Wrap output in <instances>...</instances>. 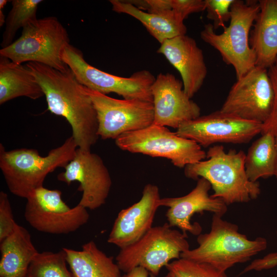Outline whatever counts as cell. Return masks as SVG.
Wrapping results in <instances>:
<instances>
[{
    "label": "cell",
    "mask_w": 277,
    "mask_h": 277,
    "mask_svg": "<svg viewBox=\"0 0 277 277\" xmlns=\"http://www.w3.org/2000/svg\"><path fill=\"white\" fill-rule=\"evenodd\" d=\"M25 66L42 88L48 110L66 119L78 148L90 150L99 137L98 121L85 87L78 82L69 68L62 71L32 62Z\"/></svg>",
    "instance_id": "6da1fadb"
},
{
    "label": "cell",
    "mask_w": 277,
    "mask_h": 277,
    "mask_svg": "<svg viewBox=\"0 0 277 277\" xmlns=\"http://www.w3.org/2000/svg\"><path fill=\"white\" fill-rule=\"evenodd\" d=\"M207 160L186 166L185 175L194 180L200 177L211 184L213 197L220 198L229 205L247 203L261 193L260 184L247 177L245 169L246 154L231 149L226 152L222 145L210 147Z\"/></svg>",
    "instance_id": "7a4b0ae2"
},
{
    "label": "cell",
    "mask_w": 277,
    "mask_h": 277,
    "mask_svg": "<svg viewBox=\"0 0 277 277\" xmlns=\"http://www.w3.org/2000/svg\"><path fill=\"white\" fill-rule=\"evenodd\" d=\"M78 146L71 136L45 156L36 149L21 148L6 151L0 144V168L9 191L26 199L34 190L43 186L47 175L65 167L74 157Z\"/></svg>",
    "instance_id": "3957f363"
},
{
    "label": "cell",
    "mask_w": 277,
    "mask_h": 277,
    "mask_svg": "<svg viewBox=\"0 0 277 277\" xmlns=\"http://www.w3.org/2000/svg\"><path fill=\"white\" fill-rule=\"evenodd\" d=\"M196 240L198 246L183 252L181 258L207 263L224 272L236 264L249 261L267 247L265 238L249 240L239 232L237 225L216 214L212 217L210 231L201 233Z\"/></svg>",
    "instance_id": "277c9868"
},
{
    "label": "cell",
    "mask_w": 277,
    "mask_h": 277,
    "mask_svg": "<svg viewBox=\"0 0 277 277\" xmlns=\"http://www.w3.org/2000/svg\"><path fill=\"white\" fill-rule=\"evenodd\" d=\"M259 11V1L234 0L230 8L229 25L222 33H216L211 24L205 25L201 32L202 39L217 50L226 64L233 67L236 79L256 65L249 34Z\"/></svg>",
    "instance_id": "5b68a950"
},
{
    "label": "cell",
    "mask_w": 277,
    "mask_h": 277,
    "mask_svg": "<svg viewBox=\"0 0 277 277\" xmlns=\"http://www.w3.org/2000/svg\"><path fill=\"white\" fill-rule=\"evenodd\" d=\"M69 44V34L65 27L57 17L47 16L26 25L17 39L1 49L0 56L17 64L36 62L65 71L69 67L62 54Z\"/></svg>",
    "instance_id": "8992f818"
},
{
    "label": "cell",
    "mask_w": 277,
    "mask_h": 277,
    "mask_svg": "<svg viewBox=\"0 0 277 277\" xmlns=\"http://www.w3.org/2000/svg\"><path fill=\"white\" fill-rule=\"evenodd\" d=\"M187 237L167 223L152 227L136 242L120 249L116 263L125 273L142 267L157 276L162 267L190 249Z\"/></svg>",
    "instance_id": "52a82bcc"
},
{
    "label": "cell",
    "mask_w": 277,
    "mask_h": 277,
    "mask_svg": "<svg viewBox=\"0 0 277 277\" xmlns=\"http://www.w3.org/2000/svg\"><path fill=\"white\" fill-rule=\"evenodd\" d=\"M115 144L124 151L167 159L181 168L207 158L206 153L195 142L153 123L121 135L115 139Z\"/></svg>",
    "instance_id": "ba28073f"
},
{
    "label": "cell",
    "mask_w": 277,
    "mask_h": 277,
    "mask_svg": "<svg viewBox=\"0 0 277 277\" xmlns=\"http://www.w3.org/2000/svg\"><path fill=\"white\" fill-rule=\"evenodd\" d=\"M62 57L78 82L86 88L106 95L114 93L124 99L152 103L151 87L155 77L150 71H136L129 77L107 73L88 63L82 51L70 44L63 50Z\"/></svg>",
    "instance_id": "9c48e42d"
},
{
    "label": "cell",
    "mask_w": 277,
    "mask_h": 277,
    "mask_svg": "<svg viewBox=\"0 0 277 277\" xmlns=\"http://www.w3.org/2000/svg\"><path fill=\"white\" fill-rule=\"evenodd\" d=\"M25 218L36 230L50 234H68L85 224L89 219L86 208L78 204L70 208L58 190L44 186L32 191L26 199Z\"/></svg>",
    "instance_id": "30bf717a"
},
{
    "label": "cell",
    "mask_w": 277,
    "mask_h": 277,
    "mask_svg": "<svg viewBox=\"0 0 277 277\" xmlns=\"http://www.w3.org/2000/svg\"><path fill=\"white\" fill-rule=\"evenodd\" d=\"M274 91L268 69L255 66L231 87L220 110L261 124L270 116Z\"/></svg>",
    "instance_id": "8fae6325"
},
{
    "label": "cell",
    "mask_w": 277,
    "mask_h": 277,
    "mask_svg": "<svg viewBox=\"0 0 277 277\" xmlns=\"http://www.w3.org/2000/svg\"><path fill=\"white\" fill-rule=\"evenodd\" d=\"M96 112L98 135L103 140L144 129L153 122L152 102L138 99H116L88 88Z\"/></svg>",
    "instance_id": "7c38bea8"
},
{
    "label": "cell",
    "mask_w": 277,
    "mask_h": 277,
    "mask_svg": "<svg viewBox=\"0 0 277 277\" xmlns=\"http://www.w3.org/2000/svg\"><path fill=\"white\" fill-rule=\"evenodd\" d=\"M262 126L220 110L182 123L175 132L207 147L215 143H247L261 133Z\"/></svg>",
    "instance_id": "4fadbf2b"
},
{
    "label": "cell",
    "mask_w": 277,
    "mask_h": 277,
    "mask_svg": "<svg viewBox=\"0 0 277 277\" xmlns=\"http://www.w3.org/2000/svg\"><path fill=\"white\" fill-rule=\"evenodd\" d=\"M57 175L68 185L79 182L78 190L83 192L78 204L90 210L104 205L108 197L112 181L109 172L97 154L77 148L74 158Z\"/></svg>",
    "instance_id": "5bb4252c"
},
{
    "label": "cell",
    "mask_w": 277,
    "mask_h": 277,
    "mask_svg": "<svg viewBox=\"0 0 277 277\" xmlns=\"http://www.w3.org/2000/svg\"><path fill=\"white\" fill-rule=\"evenodd\" d=\"M153 124L176 129L200 116L201 109L185 92L183 83L170 73L159 74L151 87Z\"/></svg>",
    "instance_id": "9a60e30c"
},
{
    "label": "cell",
    "mask_w": 277,
    "mask_h": 277,
    "mask_svg": "<svg viewBox=\"0 0 277 277\" xmlns=\"http://www.w3.org/2000/svg\"><path fill=\"white\" fill-rule=\"evenodd\" d=\"M197 181L195 187L187 194L161 198L160 201V207L168 208L166 217L169 225L179 228L186 234L187 232L197 235L201 233V225L191 222L194 214L207 211L223 217L227 211V205L223 200L209 194L211 188L210 183L203 177Z\"/></svg>",
    "instance_id": "2e32d148"
},
{
    "label": "cell",
    "mask_w": 277,
    "mask_h": 277,
    "mask_svg": "<svg viewBox=\"0 0 277 277\" xmlns=\"http://www.w3.org/2000/svg\"><path fill=\"white\" fill-rule=\"evenodd\" d=\"M161 199L159 187L154 184H146L141 199L118 213L108 242L122 249L141 238L152 227Z\"/></svg>",
    "instance_id": "e0dca14e"
},
{
    "label": "cell",
    "mask_w": 277,
    "mask_h": 277,
    "mask_svg": "<svg viewBox=\"0 0 277 277\" xmlns=\"http://www.w3.org/2000/svg\"><path fill=\"white\" fill-rule=\"evenodd\" d=\"M157 52L163 54L180 73L186 94L191 98L201 89L207 69L202 49L186 35L167 39Z\"/></svg>",
    "instance_id": "ac0fdd59"
},
{
    "label": "cell",
    "mask_w": 277,
    "mask_h": 277,
    "mask_svg": "<svg viewBox=\"0 0 277 277\" xmlns=\"http://www.w3.org/2000/svg\"><path fill=\"white\" fill-rule=\"evenodd\" d=\"M260 11L249 43L256 55V65L269 68L277 58V0H260Z\"/></svg>",
    "instance_id": "d6986e66"
},
{
    "label": "cell",
    "mask_w": 277,
    "mask_h": 277,
    "mask_svg": "<svg viewBox=\"0 0 277 277\" xmlns=\"http://www.w3.org/2000/svg\"><path fill=\"white\" fill-rule=\"evenodd\" d=\"M0 277H26L38 252L29 231L17 224L13 232L1 242Z\"/></svg>",
    "instance_id": "ffe728a7"
},
{
    "label": "cell",
    "mask_w": 277,
    "mask_h": 277,
    "mask_svg": "<svg viewBox=\"0 0 277 277\" xmlns=\"http://www.w3.org/2000/svg\"><path fill=\"white\" fill-rule=\"evenodd\" d=\"M109 2L114 12L128 14L140 21L161 44L167 39L186 34L184 20L173 10L152 13L137 8L128 1L110 0Z\"/></svg>",
    "instance_id": "44dd1931"
},
{
    "label": "cell",
    "mask_w": 277,
    "mask_h": 277,
    "mask_svg": "<svg viewBox=\"0 0 277 277\" xmlns=\"http://www.w3.org/2000/svg\"><path fill=\"white\" fill-rule=\"evenodd\" d=\"M63 250L73 277H122L113 257L101 250L93 241L83 245L81 250Z\"/></svg>",
    "instance_id": "7402d4cb"
},
{
    "label": "cell",
    "mask_w": 277,
    "mask_h": 277,
    "mask_svg": "<svg viewBox=\"0 0 277 277\" xmlns=\"http://www.w3.org/2000/svg\"><path fill=\"white\" fill-rule=\"evenodd\" d=\"M44 96L40 85L26 66L0 56V104L25 96L37 100Z\"/></svg>",
    "instance_id": "603a6c76"
},
{
    "label": "cell",
    "mask_w": 277,
    "mask_h": 277,
    "mask_svg": "<svg viewBox=\"0 0 277 277\" xmlns=\"http://www.w3.org/2000/svg\"><path fill=\"white\" fill-rule=\"evenodd\" d=\"M249 148L245 159L248 179L256 182L260 178L274 175L276 158L275 136L270 133L261 134Z\"/></svg>",
    "instance_id": "cb8c5ba5"
},
{
    "label": "cell",
    "mask_w": 277,
    "mask_h": 277,
    "mask_svg": "<svg viewBox=\"0 0 277 277\" xmlns=\"http://www.w3.org/2000/svg\"><path fill=\"white\" fill-rule=\"evenodd\" d=\"M12 8L6 18L1 43L2 48L11 45L17 31L36 19V12L42 0H13Z\"/></svg>",
    "instance_id": "d4e9b609"
},
{
    "label": "cell",
    "mask_w": 277,
    "mask_h": 277,
    "mask_svg": "<svg viewBox=\"0 0 277 277\" xmlns=\"http://www.w3.org/2000/svg\"><path fill=\"white\" fill-rule=\"evenodd\" d=\"M64 251L38 252L30 263L26 277H73L67 267Z\"/></svg>",
    "instance_id": "484cf974"
},
{
    "label": "cell",
    "mask_w": 277,
    "mask_h": 277,
    "mask_svg": "<svg viewBox=\"0 0 277 277\" xmlns=\"http://www.w3.org/2000/svg\"><path fill=\"white\" fill-rule=\"evenodd\" d=\"M166 267L175 277H229L226 272L208 264L181 258L171 262Z\"/></svg>",
    "instance_id": "4316f807"
},
{
    "label": "cell",
    "mask_w": 277,
    "mask_h": 277,
    "mask_svg": "<svg viewBox=\"0 0 277 277\" xmlns=\"http://www.w3.org/2000/svg\"><path fill=\"white\" fill-rule=\"evenodd\" d=\"M207 18L213 21L214 30L224 28L225 23L230 21V8L234 0H205Z\"/></svg>",
    "instance_id": "83f0119b"
},
{
    "label": "cell",
    "mask_w": 277,
    "mask_h": 277,
    "mask_svg": "<svg viewBox=\"0 0 277 277\" xmlns=\"http://www.w3.org/2000/svg\"><path fill=\"white\" fill-rule=\"evenodd\" d=\"M17 223L15 222L8 194L0 192V242L11 234Z\"/></svg>",
    "instance_id": "f1b7e54d"
},
{
    "label": "cell",
    "mask_w": 277,
    "mask_h": 277,
    "mask_svg": "<svg viewBox=\"0 0 277 277\" xmlns=\"http://www.w3.org/2000/svg\"><path fill=\"white\" fill-rule=\"evenodd\" d=\"M268 74L274 91V102L272 112L268 120L263 124L261 134L270 133L277 135V58L274 63L268 69Z\"/></svg>",
    "instance_id": "f546056e"
},
{
    "label": "cell",
    "mask_w": 277,
    "mask_h": 277,
    "mask_svg": "<svg viewBox=\"0 0 277 277\" xmlns=\"http://www.w3.org/2000/svg\"><path fill=\"white\" fill-rule=\"evenodd\" d=\"M172 10L184 20L192 13L205 10V0H171Z\"/></svg>",
    "instance_id": "4dcf8cb0"
},
{
    "label": "cell",
    "mask_w": 277,
    "mask_h": 277,
    "mask_svg": "<svg viewBox=\"0 0 277 277\" xmlns=\"http://www.w3.org/2000/svg\"><path fill=\"white\" fill-rule=\"evenodd\" d=\"M137 8L152 13H161L172 10L171 0L128 1Z\"/></svg>",
    "instance_id": "1f68e13d"
},
{
    "label": "cell",
    "mask_w": 277,
    "mask_h": 277,
    "mask_svg": "<svg viewBox=\"0 0 277 277\" xmlns=\"http://www.w3.org/2000/svg\"><path fill=\"white\" fill-rule=\"evenodd\" d=\"M277 266V252L269 253L264 257L253 261L245 267L242 274L254 270L262 271L269 269Z\"/></svg>",
    "instance_id": "d6a6232c"
},
{
    "label": "cell",
    "mask_w": 277,
    "mask_h": 277,
    "mask_svg": "<svg viewBox=\"0 0 277 277\" xmlns=\"http://www.w3.org/2000/svg\"><path fill=\"white\" fill-rule=\"evenodd\" d=\"M150 273L142 267H137L126 273L122 277H149Z\"/></svg>",
    "instance_id": "836d02e7"
},
{
    "label": "cell",
    "mask_w": 277,
    "mask_h": 277,
    "mask_svg": "<svg viewBox=\"0 0 277 277\" xmlns=\"http://www.w3.org/2000/svg\"><path fill=\"white\" fill-rule=\"evenodd\" d=\"M6 18L3 12V9H0V27H2L5 24Z\"/></svg>",
    "instance_id": "e575fe53"
},
{
    "label": "cell",
    "mask_w": 277,
    "mask_h": 277,
    "mask_svg": "<svg viewBox=\"0 0 277 277\" xmlns=\"http://www.w3.org/2000/svg\"><path fill=\"white\" fill-rule=\"evenodd\" d=\"M276 150V158L275 165V170L274 175L277 178V135L275 136Z\"/></svg>",
    "instance_id": "d590c367"
},
{
    "label": "cell",
    "mask_w": 277,
    "mask_h": 277,
    "mask_svg": "<svg viewBox=\"0 0 277 277\" xmlns=\"http://www.w3.org/2000/svg\"><path fill=\"white\" fill-rule=\"evenodd\" d=\"M9 1L7 0H1L0 1V9H4L5 6Z\"/></svg>",
    "instance_id": "8d00e7d4"
},
{
    "label": "cell",
    "mask_w": 277,
    "mask_h": 277,
    "mask_svg": "<svg viewBox=\"0 0 277 277\" xmlns=\"http://www.w3.org/2000/svg\"><path fill=\"white\" fill-rule=\"evenodd\" d=\"M163 277H175L172 273L168 272Z\"/></svg>",
    "instance_id": "74e56055"
},
{
    "label": "cell",
    "mask_w": 277,
    "mask_h": 277,
    "mask_svg": "<svg viewBox=\"0 0 277 277\" xmlns=\"http://www.w3.org/2000/svg\"><path fill=\"white\" fill-rule=\"evenodd\" d=\"M149 277H156V276L153 274H150Z\"/></svg>",
    "instance_id": "f35d334b"
}]
</instances>
